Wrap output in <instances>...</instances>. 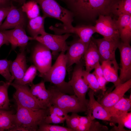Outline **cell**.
Returning a JSON list of instances; mask_svg holds the SVG:
<instances>
[{"label":"cell","instance_id":"1","mask_svg":"<svg viewBox=\"0 0 131 131\" xmlns=\"http://www.w3.org/2000/svg\"><path fill=\"white\" fill-rule=\"evenodd\" d=\"M73 14L75 19L93 20L100 15H110L116 0H59Z\"/></svg>","mask_w":131,"mask_h":131},{"label":"cell","instance_id":"2","mask_svg":"<svg viewBox=\"0 0 131 131\" xmlns=\"http://www.w3.org/2000/svg\"><path fill=\"white\" fill-rule=\"evenodd\" d=\"M17 105L15 126L11 131H37L39 125L49 114V108L33 109Z\"/></svg>","mask_w":131,"mask_h":131},{"label":"cell","instance_id":"3","mask_svg":"<svg viewBox=\"0 0 131 131\" xmlns=\"http://www.w3.org/2000/svg\"><path fill=\"white\" fill-rule=\"evenodd\" d=\"M66 59L65 52H60L54 64L46 72L39 73V76L44 81L50 82L61 92L69 95H75L73 89L68 82L65 81L67 69Z\"/></svg>","mask_w":131,"mask_h":131},{"label":"cell","instance_id":"4","mask_svg":"<svg viewBox=\"0 0 131 131\" xmlns=\"http://www.w3.org/2000/svg\"><path fill=\"white\" fill-rule=\"evenodd\" d=\"M36 2L41 9L43 16L45 18H55L63 23L60 29L67 30L74 27L73 14L67 9L61 6L56 0H32Z\"/></svg>","mask_w":131,"mask_h":131},{"label":"cell","instance_id":"5","mask_svg":"<svg viewBox=\"0 0 131 131\" xmlns=\"http://www.w3.org/2000/svg\"><path fill=\"white\" fill-rule=\"evenodd\" d=\"M50 105H53L62 109L68 114L86 112L87 105L81 101L75 95L62 93L53 86L50 87Z\"/></svg>","mask_w":131,"mask_h":131},{"label":"cell","instance_id":"6","mask_svg":"<svg viewBox=\"0 0 131 131\" xmlns=\"http://www.w3.org/2000/svg\"><path fill=\"white\" fill-rule=\"evenodd\" d=\"M10 85L16 89L13 97L17 105L33 109L48 108L34 97L28 85L17 84L13 82L11 83Z\"/></svg>","mask_w":131,"mask_h":131},{"label":"cell","instance_id":"7","mask_svg":"<svg viewBox=\"0 0 131 131\" xmlns=\"http://www.w3.org/2000/svg\"><path fill=\"white\" fill-rule=\"evenodd\" d=\"M37 42L33 48L31 58L39 73L43 74L52 66V55L49 48Z\"/></svg>","mask_w":131,"mask_h":131},{"label":"cell","instance_id":"8","mask_svg":"<svg viewBox=\"0 0 131 131\" xmlns=\"http://www.w3.org/2000/svg\"><path fill=\"white\" fill-rule=\"evenodd\" d=\"M72 35L71 33L64 34H53L46 33L45 34L33 38L44 45L52 52L53 55H56L60 52H65L68 46L66 40Z\"/></svg>","mask_w":131,"mask_h":131},{"label":"cell","instance_id":"9","mask_svg":"<svg viewBox=\"0 0 131 131\" xmlns=\"http://www.w3.org/2000/svg\"><path fill=\"white\" fill-rule=\"evenodd\" d=\"M95 22L94 26L96 32L102 35L104 38L109 40H119L116 20L113 19L111 15H100Z\"/></svg>","mask_w":131,"mask_h":131},{"label":"cell","instance_id":"10","mask_svg":"<svg viewBox=\"0 0 131 131\" xmlns=\"http://www.w3.org/2000/svg\"><path fill=\"white\" fill-rule=\"evenodd\" d=\"M71 79L68 82L72 87L75 95L82 102L88 105L89 100L86 98L89 88L82 76L83 64L81 61L76 64Z\"/></svg>","mask_w":131,"mask_h":131},{"label":"cell","instance_id":"11","mask_svg":"<svg viewBox=\"0 0 131 131\" xmlns=\"http://www.w3.org/2000/svg\"><path fill=\"white\" fill-rule=\"evenodd\" d=\"M118 48L120 55L119 77L122 84L131 79V47L129 43L120 41Z\"/></svg>","mask_w":131,"mask_h":131},{"label":"cell","instance_id":"12","mask_svg":"<svg viewBox=\"0 0 131 131\" xmlns=\"http://www.w3.org/2000/svg\"><path fill=\"white\" fill-rule=\"evenodd\" d=\"M25 26L19 25L10 30L0 31L6 36L12 50L19 47L25 48L28 41L33 40V38L27 36L25 30Z\"/></svg>","mask_w":131,"mask_h":131},{"label":"cell","instance_id":"13","mask_svg":"<svg viewBox=\"0 0 131 131\" xmlns=\"http://www.w3.org/2000/svg\"><path fill=\"white\" fill-rule=\"evenodd\" d=\"M92 39L97 47L100 57V60L101 62L105 61L115 60V53L118 48L120 40H109L104 38Z\"/></svg>","mask_w":131,"mask_h":131},{"label":"cell","instance_id":"14","mask_svg":"<svg viewBox=\"0 0 131 131\" xmlns=\"http://www.w3.org/2000/svg\"><path fill=\"white\" fill-rule=\"evenodd\" d=\"M26 22V15L21 8H17L12 3L6 20L0 26V31L13 29L19 25L25 27Z\"/></svg>","mask_w":131,"mask_h":131},{"label":"cell","instance_id":"15","mask_svg":"<svg viewBox=\"0 0 131 131\" xmlns=\"http://www.w3.org/2000/svg\"><path fill=\"white\" fill-rule=\"evenodd\" d=\"M88 91V94L89 99L86 112L87 116L92 120L97 119L110 121L111 116L104 107L95 100L94 92L90 89Z\"/></svg>","mask_w":131,"mask_h":131},{"label":"cell","instance_id":"16","mask_svg":"<svg viewBox=\"0 0 131 131\" xmlns=\"http://www.w3.org/2000/svg\"><path fill=\"white\" fill-rule=\"evenodd\" d=\"M88 44L83 43L79 39L71 44L68 46L67 52L65 54L67 68L81 61V58L84 56Z\"/></svg>","mask_w":131,"mask_h":131},{"label":"cell","instance_id":"17","mask_svg":"<svg viewBox=\"0 0 131 131\" xmlns=\"http://www.w3.org/2000/svg\"><path fill=\"white\" fill-rule=\"evenodd\" d=\"M131 87V79L115 87L113 91L105 95L99 102L104 108L111 107L120 99Z\"/></svg>","mask_w":131,"mask_h":131},{"label":"cell","instance_id":"18","mask_svg":"<svg viewBox=\"0 0 131 131\" xmlns=\"http://www.w3.org/2000/svg\"><path fill=\"white\" fill-rule=\"evenodd\" d=\"M25 49H20V52L17 54L16 58L10 64V72L14 80L21 79L28 68Z\"/></svg>","mask_w":131,"mask_h":131},{"label":"cell","instance_id":"19","mask_svg":"<svg viewBox=\"0 0 131 131\" xmlns=\"http://www.w3.org/2000/svg\"><path fill=\"white\" fill-rule=\"evenodd\" d=\"M56 31L57 34L58 35L66 33L76 34L79 37L81 41L86 44H89L92 35L96 32L95 26L90 25L78 26L67 30L57 29Z\"/></svg>","mask_w":131,"mask_h":131},{"label":"cell","instance_id":"20","mask_svg":"<svg viewBox=\"0 0 131 131\" xmlns=\"http://www.w3.org/2000/svg\"><path fill=\"white\" fill-rule=\"evenodd\" d=\"M101 62L103 76L107 81L113 83L115 87L121 84L118 74L120 67L116 59L103 61Z\"/></svg>","mask_w":131,"mask_h":131},{"label":"cell","instance_id":"21","mask_svg":"<svg viewBox=\"0 0 131 131\" xmlns=\"http://www.w3.org/2000/svg\"><path fill=\"white\" fill-rule=\"evenodd\" d=\"M116 23L122 41L130 44L131 40V15L123 14L118 16Z\"/></svg>","mask_w":131,"mask_h":131},{"label":"cell","instance_id":"22","mask_svg":"<svg viewBox=\"0 0 131 131\" xmlns=\"http://www.w3.org/2000/svg\"><path fill=\"white\" fill-rule=\"evenodd\" d=\"M86 70L89 72L94 69L99 62V54L96 44L91 38L84 55Z\"/></svg>","mask_w":131,"mask_h":131},{"label":"cell","instance_id":"23","mask_svg":"<svg viewBox=\"0 0 131 131\" xmlns=\"http://www.w3.org/2000/svg\"><path fill=\"white\" fill-rule=\"evenodd\" d=\"M31 91L32 94L44 106L47 108L51 105L49 103L51 94L50 91L45 87V82L42 81L31 86Z\"/></svg>","mask_w":131,"mask_h":131},{"label":"cell","instance_id":"24","mask_svg":"<svg viewBox=\"0 0 131 131\" xmlns=\"http://www.w3.org/2000/svg\"><path fill=\"white\" fill-rule=\"evenodd\" d=\"M45 18L40 15L30 19L27 24V31L33 38L45 33L44 27V20Z\"/></svg>","mask_w":131,"mask_h":131},{"label":"cell","instance_id":"25","mask_svg":"<svg viewBox=\"0 0 131 131\" xmlns=\"http://www.w3.org/2000/svg\"><path fill=\"white\" fill-rule=\"evenodd\" d=\"M131 100L123 97L111 107L105 108L110 116L117 117L131 110Z\"/></svg>","mask_w":131,"mask_h":131},{"label":"cell","instance_id":"26","mask_svg":"<svg viewBox=\"0 0 131 131\" xmlns=\"http://www.w3.org/2000/svg\"><path fill=\"white\" fill-rule=\"evenodd\" d=\"M15 113L13 110L0 109V131H11L15 126Z\"/></svg>","mask_w":131,"mask_h":131},{"label":"cell","instance_id":"27","mask_svg":"<svg viewBox=\"0 0 131 131\" xmlns=\"http://www.w3.org/2000/svg\"><path fill=\"white\" fill-rule=\"evenodd\" d=\"M112 124L117 123V127L115 126L114 130L116 131H126L124 128L131 129V113L128 112L117 117H111L110 121Z\"/></svg>","mask_w":131,"mask_h":131},{"label":"cell","instance_id":"28","mask_svg":"<svg viewBox=\"0 0 131 131\" xmlns=\"http://www.w3.org/2000/svg\"><path fill=\"white\" fill-rule=\"evenodd\" d=\"M12 82L0 81V109H9L10 103L8 89Z\"/></svg>","mask_w":131,"mask_h":131},{"label":"cell","instance_id":"29","mask_svg":"<svg viewBox=\"0 0 131 131\" xmlns=\"http://www.w3.org/2000/svg\"><path fill=\"white\" fill-rule=\"evenodd\" d=\"M22 11L29 19L35 18L40 15V7L38 4L32 0L25 2L21 8Z\"/></svg>","mask_w":131,"mask_h":131},{"label":"cell","instance_id":"30","mask_svg":"<svg viewBox=\"0 0 131 131\" xmlns=\"http://www.w3.org/2000/svg\"><path fill=\"white\" fill-rule=\"evenodd\" d=\"M112 14L118 16L123 14L131 15V0H117L114 5Z\"/></svg>","mask_w":131,"mask_h":131},{"label":"cell","instance_id":"31","mask_svg":"<svg viewBox=\"0 0 131 131\" xmlns=\"http://www.w3.org/2000/svg\"><path fill=\"white\" fill-rule=\"evenodd\" d=\"M37 69L34 65H31L28 68L23 78L18 80H14L13 83L21 85L31 86L37 74Z\"/></svg>","mask_w":131,"mask_h":131},{"label":"cell","instance_id":"32","mask_svg":"<svg viewBox=\"0 0 131 131\" xmlns=\"http://www.w3.org/2000/svg\"><path fill=\"white\" fill-rule=\"evenodd\" d=\"M82 74L83 78L89 89L92 90L94 93L100 90L97 78L93 73H90L83 69Z\"/></svg>","mask_w":131,"mask_h":131},{"label":"cell","instance_id":"33","mask_svg":"<svg viewBox=\"0 0 131 131\" xmlns=\"http://www.w3.org/2000/svg\"><path fill=\"white\" fill-rule=\"evenodd\" d=\"M12 61L6 58L0 60V74L6 81L11 82L14 80L9 71V66Z\"/></svg>","mask_w":131,"mask_h":131},{"label":"cell","instance_id":"34","mask_svg":"<svg viewBox=\"0 0 131 131\" xmlns=\"http://www.w3.org/2000/svg\"><path fill=\"white\" fill-rule=\"evenodd\" d=\"M37 131H74L72 129L58 125H52L44 122L39 126Z\"/></svg>","mask_w":131,"mask_h":131},{"label":"cell","instance_id":"35","mask_svg":"<svg viewBox=\"0 0 131 131\" xmlns=\"http://www.w3.org/2000/svg\"><path fill=\"white\" fill-rule=\"evenodd\" d=\"M79 116L76 113H72L71 115H69L65 120L67 127L76 131L80 123Z\"/></svg>","mask_w":131,"mask_h":131},{"label":"cell","instance_id":"36","mask_svg":"<svg viewBox=\"0 0 131 131\" xmlns=\"http://www.w3.org/2000/svg\"><path fill=\"white\" fill-rule=\"evenodd\" d=\"M68 116L61 117L53 114H49L46 117L44 122L48 124L61 123L66 120V118Z\"/></svg>","mask_w":131,"mask_h":131},{"label":"cell","instance_id":"37","mask_svg":"<svg viewBox=\"0 0 131 131\" xmlns=\"http://www.w3.org/2000/svg\"><path fill=\"white\" fill-rule=\"evenodd\" d=\"M49 114H53L59 116L64 117L69 115L65 111L56 106L51 105L49 107Z\"/></svg>","mask_w":131,"mask_h":131},{"label":"cell","instance_id":"38","mask_svg":"<svg viewBox=\"0 0 131 131\" xmlns=\"http://www.w3.org/2000/svg\"><path fill=\"white\" fill-rule=\"evenodd\" d=\"M11 7V5L7 7H0V26L2 24L3 20L6 17Z\"/></svg>","mask_w":131,"mask_h":131},{"label":"cell","instance_id":"39","mask_svg":"<svg viewBox=\"0 0 131 131\" xmlns=\"http://www.w3.org/2000/svg\"><path fill=\"white\" fill-rule=\"evenodd\" d=\"M99 84L100 90L104 93L106 90V85L107 82L104 76L101 77L96 76Z\"/></svg>","mask_w":131,"mask_h":131},{"label":"cell","instance_id":"40","mask_svg":"<svg viewBox=\"0 0 131 131\" xmlns=\"http://www.w3.org/2000/svg\"><path fill=\"white\" fill-rule=\"evenodd\" d=\"M94 69L95 70L93 73L96 76H103V70L99 62L97 64Z\"/></svg>","mask_w":131,"mask_h":131},{"label":"cell","instance_id":"41","mask_svg":"<svg viewBox=\"0 0 131 131\" xmlns=\"http://www.w3.org/2000/svg\"><path fill=\"white\" fill-rule=\"evenodd\" d=\"M10 44L5 35L0 31V49L3 45H8Z\"/></svg>","mask_w":131,"mask_h":131},{"label":"cell","instance_id":"42","mask_svg":"<svg viewBox=\"0 0 131 131\" xmlns=\"http://www.w3.org/2000/svg\"><path fill=\"white\" fill-rule=\"evenodd\" d=\"M11 4L8 0H0V7L10 6Z\"/></svg>","mask_w":131,"mask_h":131},{"label":"cell","instance_id":"43","mask_svg":"<svg viewBox=\"0 0 131 131\" xmlns=\"http://www.w3.org/2000/svg\"><path fill=\"white\" fill-rule=\"evenodd\" d=\"M26 0H18V2L21 4H23L26 2Z\"/></svg>","mask_w":131,"mask_h":131},{"label":"cell","instance_id":"44","mask_svg":"<svg viewBox=\"0 0 131 131\" xmlns=\"http://www.w3.org/2000/svg\"><path fill=\"white\" fill-rule=\"evenodd\" d=\"M9 0L10 1H16V2H17L18 1V0Z\"/></svg>","mask_w":131,"mask_h":131}]
</instances>
